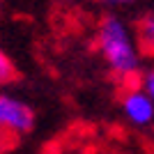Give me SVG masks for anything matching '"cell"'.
Instances as JSON below:
<instances>
[{
    "instance_id": "cell-8",
    "label": "cell",
    "mask_w": 154,
    "mask_h": 154,
    "mask_svg": "<svg viewBox=\"0 0 154 154\" xmlns=\"http://www.w3.org/2000/svg\"><path fill=\"white\" fill-rule=\"evenodd\" d=\"M2 2H5V0H0V7H2Z\"/></svg>"
},
{
    "instance_id": "cell-1",
    "label": "cell",
    "mask_w": 154,
    "mask_h": 154,
    "mask_svg": "<svg viewBox=\"0 0 154 154\" xmlns=\"http://www.w3.org/2000/svg\"><path fill=\"white\" fill-rule=\"evenodd\" d=\"M97 51L110 74L129 88L140 85V53L127 23L113 14L101 16L97 26Z\"/></svg>"
},
{
    "instance_id": "cell-6",
    "label": "cell",
    "mask_w": 154,
    "mask_h": 154,
    "mask_svg": "<svg viewBox=\"0 0 154 154\" xmlns=\"http://www.w3.org/2000/svg\"><path fill=\"white\" fill-rule=\"evenodd\" d=\"M138 88L154 101V69H147L145 74H140V85Z\"/></svg>"
},
{
    "instance_id": "cell-2",
    "label": "cell",
    "mask_w": 154,
    "mask_h": 154,
    "mask_svg": "<svg viewBox=\"0 0 154 154\" xmlns=\"http://www.w3.org/2000/svg\"><path fill=\"white\" fill-rule=\"evenodd\" d=\"M35 122L37 117L30 103L0 94V152L12 149L21 136H28L35 129Z\"/></svg>"
},
{
    "instance_id": "cell-7",
    "label": "cell",
    "mask_w": 154,
    "mask_h": 154,
    "mask_svg": "<svg viewBox=\"0 0 154 154\" xmlns=\"http://www.w3.org/2000/svg\"><path fill=\"white\" fill-rule=\"evenodd\" d=\"M97 2H106V5H131L136 0H97Z\"/></svg>"
},
{
    "instance_id": "cell-5",
    "label": "cell",
    "mask_w": 154,
    "mask_h": 154,
    "mask_svg": "<svg viewBox=\"0 0 154 154\" xmlns=\"http://www.w3.org/2000/svg\"><path fill=\"white\" fill-rule=\"evenodd\" d=\"M19 78H21V71H19V67H16V62H14V60L9 58V53L0 46V88L19 83Z\"/></svg>"
},
{
    "instance_id": "cell-3",
    "label": "cell",
    "mask_w": 154,
    "mask_h": 154,
    "mask_svg": "<svg viewBox=\"0 0 154 154\" xmlns=\"http://www.w3.org/2000/svg\"><path fill=\"white\" fill-rule=\"evenodd\" d=\"M122 110L124 115L138 127L154 122V101L140 88H129L122 94Z\"/></svg>"
},
{
    "instance_id": "cell-4",
    "label": "cell",
    "mask_w": 154,
    "mask_h": 154,
    "mask_svg": "<svg viewBox=\"0 0 154 154\" xmlns=\"http://www.w3.org/2000/svg\"><path fill=\"white\" fill-rule=\"evenodd\" d=\"M134 42L140 55L154 58V14H143L134 23Z\"/></svg>"
}]
</instances>
